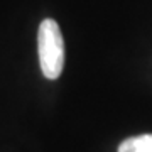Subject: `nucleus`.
Listing matches in <instances>:
<instances>
[{
	"label": "nucleus",
	"mask_w": 152,
	"mask_h": 152,
	"mask_svg": "<svg viewBox=\"0 0 152 152\" xmlns=\"http://www.w3.org/2000/svg\"><path fill=\"white\" fill-rule=\"evenodd\" d=\"M41 71L48 80H58L64 68V39L54 19H44L37 31Z\"/></svg>",
	"instance_id": "f257e3e1"
},
{
	"label": "nucleus",
	"mask_w": 152,
	"mask_h": 152,
	"mask_svg": "<svg viewBox=\"0 0 152 152\" xmlns=\"http://www.w3.org/2000/svg\"><path fill=\"white\" fill-rule=\"evenodd\" d=\"M118 152H152V134L125 139L118 145Z\"/></svg>",
	"instance_id": "f03ea898"
}]
</instances>
